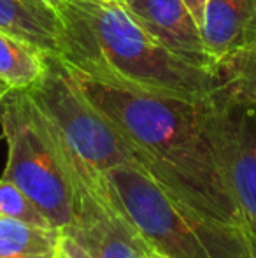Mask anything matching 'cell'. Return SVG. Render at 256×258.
I'll list each match as a JSON object with an SVG mask.
<instances>
[{
    "instance_id": "10",
    "label": "cell",
    "mask_w": 256,
    "mask_h": 258,
    "mask_svg": "<svg viewBox=\"0 0 256 258\" xmlns=\"http://www.w3.org/2000/svg\"><path fill=\"white\" fill-rule=\"evenodd\" d=\"M0 30L48 53L58 48V16L55 11L27 0H0Z\"/></svg>"
},
{
    "instance_id": "17",
    "label": "cell",
    "mask_w": 256,
    "mask_h": 258,
    "mask_svg": "<svg viewBox=\"0 0 256 258\" xmlns=\"http://www.w3.org/2000/svg\"><path fill=\"white\" fill-rule=\"evenodd\" d=\"M27 2L34 4V6H39V7H44V9H49V11H58V7L62 6L65 0H27Z\"/></svg>"
},
{
    "instance_id": "22",
    "label": "cell",
    "mask_w": 256,
    "mask_h": 258,
    "mask_svg": "<svg viewBox=\"0 0 256 258\" xmlns=\"http://www.w3.org/2000/svg\"><path fill=\"white\" fill-rule=\"evenodd\" d=\"M0 85H2V83H0Z\"/></svg>"
},
{
    "instance_id": "11",
    "label": "cell",
    "mask_w": 256,
    "mask_h": 258,
    "mask_svg": "<svg viewBox=\"0 0 256 258\" xmlns=\"http://www.w3.org/2000/svg\"><path fill=\"white\" fill-rule=\"evenodd\" d=\"M214 100L233 105H256V44L216 58Z\"/></svg>"
},
{
    "instance_id": "7",
    "label": "cell",
    "mask_w": 256,
    "mask_h": 258,
    "mask_svg": "<svg viewBox=\"0 0 256 258\" xmlns=\"http://www.w3.org/2000/svg\"><path fill=\"white\" fill-rule=\"evenodd\" d=\"M218 105L226 179L256 256V105Z\"/></svg>"
},
{
    "instance_id": "16",
    "label": "cell",
    "mask_w": 256,
    "mask_h": 258,
    "mask_svg": "<svg viewBox=\"0 0 256 258\" xmlns=\"http://www.w3.org/2000/svg\"><path fill=\"white\" fill-rule=\"evenodd\" d=\"M181 2L185 4V7L190 11L195 23L198 25V30H200V21H202V16H204L205 6H207L209 0H181Z\"/></svg>"
},
{
    "instance_id": "20",
    "label": "cell",
    "mask_w": 256,
    "mask_h": 258,
    "mask_svg": "<svg viewBox=\"0 0 256 258\" xmlns=\"http://www.w3.org/2000/svg\"><path fill=\"white\" fill-rule=\"evenodd\" d=\"M153 258H165V256H158V255H153Z\"/></svg>"
},
{
    "instance_id": "2",
    "label": "cell",
    "mask_w": 256,
    "mask_h": 258,
    "mask_svg": "<svg viewBox=\"0 0 256 258\" xmlns=\"http://www.w3.org/2000/svg\"><path fill=\"white\" fill-rule=\"evenodd\" d=\"M56 54L68 69L123 88L190 100L214 97L211 69L178 56L116 0H65L56 11Z\"/></svg>"
},
{
    "instance_id": "21",
    "label": "cell",
    "mask_w": 256,
    "mask_h": 258,
    "mask_svg": "<svg viewBox=\"0 0 256 258\" xmlns=\"http://www.w3.org/2000/svg\"><path fill=\"white\" fill-rule=\"evenodd\" d=\"M146 258H153V255H151V256H146Z\"/></svg>"
},
{
    "instance_id": "1",
    "label": "cell",
    "mask_w": 256,
    "mask_h": 258,
    "mask_svg": "<svg viewBox=\"0 0 256 258\" xmlns=\"http://www.w3.org/2000/svg\"><path fill=\"white\" fill-rule=\"evenodd\" d=\"M68 71L86 99L132 146L140 165L179 204L246 237L226 179L221 109L214 97L190 100L160 95Z\"/></svg>"
},
{
    "instance_id": "14",
    "label": "cell",
    "mask_w": 256,
    "mask_h": 258,
    "mask_svg": "<svg viewBox=\"0 0 256 258\" xmlns=\"http://www.w3.org/2000/svg\"><path fill=\"white\" fill-rule=\"evenodd\" d=\"M0 216L20 220L23 223L35 225V227L53 228L48 218L32 202V199L16 184L4 177H0Z\"/></svg>"
},
{
    "instance_id": "18",
    "label": "cell",
    "mask_w": 256,
    "mask_h": 258,
    "mask_svg": "<svg viewBox=\"0 0 256 258\" xmlns=\"http://www.w3.org/2000/svg\"><path fill=\"white\" fill-rule=\"evenodd\" d=\"M7 92H9V88H7V86H4V85H0V102H2V99L6 97Z\"/></svg>"
},
{
    "instance_id": "12",
    "label": "cell",
    "mask_w": 256,
    "mask_h": 258,
    "mask_svg": "<svg viewBox=\"0 0 256 258\" xmlns=\"http://www.w3.org/2000/svg\"><path fill=\"white\" fill-rule=\"evenodd\" d=\"M48 51L0 30V83L9 90H28L44 76Z\"/></svg>"
},
{
    "instance_id": "8",
    "label": "cell",
    "mask_w": 256,
    "mask_h": 258,
    "mask_svg": "<svg viewBox=\"0 0 256 258\" xmlns=\"http://www.w3.org/2000/svg\"><path fill=\"white\" fill-rule=\"evenodd\" d=\"M160 44L195 65L211 69L212 58L204 48L198 25L181 0H116Z\"/></svg>"
},
{
    "instance_id": "5",
    "label": "cell",
    "mask_w": 256,
    "mask_h": 258,
    "mask_svg": "<svg viewBox=\"0 0 256 258\" xmlns=\"http://www.w3.org/2000/svg\"><path fill=\"white\" fill-rule=\"evenodd\" d=\"M25 92L58 132L65 146L93 170L104 174L121 163H139L132 146L86 99L56 53H48L44 76Z\"/></svg>"
},
{
    "instance_id": "6",
    "label": "cell",
    "mask_w": 256,
    "mask_h": 258,
    "mask_svg": "<svg viewBox=\"0 0 256 258\" xmlns=\"http://www.w3.org/2000/svg\"><path fill=\"white\" fill-rule=\"evenodd\" d=\"M63 150L74 186V213L72 223L62 234L74 239L92 258L149 256L135 232L114 206L104 174L81 162L65 143Z\"/></svg>"
},
{
    "instance_id": "15",
    "label": "cell",
    "mask_w": 256,
    "mask_h": 258,
    "mask_svg": "<svg viewBox=\"0 0 256 258\" xmlns=\"http://www.w3.org/2000/svg\"><path fill=\"white\" fill-rule=\"evenodd\" d=\"M60 249H62L68 258H92L84 249L81 248V246L77 244V242L74 241V239L68 237V235H63V234H62V241H60Z\"/></svg>"
},
{
    "instance_id": "9",
    "label": "cell",
    "mask_w": 256,
    "mask_h": 258,
    "mask_svg": "<svg viewBox=\"0 0 256 258\" xmlns=\"http://www.w3.org/2000/svg\"><path fill=\"white\" fill-rule=\"evenodd\" d=\"M204 48L216 58L256 44V0H209L200 21Z\"/></svg>"
},
{
    "instance_id": "3",
    "label": "cell",
    "mask_w": 256,
    "mask_h": 258,
    "mask_svg": "<svg viewBox=\"0 0 256 258\" xmlns=\"http://www.w3.org/2000/svg\"><path fill=\"white\" fill-rule=\"evenodd\" d=\"M104 179L114 206L149 255L256 258L242 234L198 218L139 163L113 167L104 172Z\"/></svg>"
},
{
    "instance_id": "19",
    "label": "cell",
    "mask_w": 256,
    "mask_h": 258,
    "mask_svg": "<svg viewBox=\"0 0 256 258\" xmlns=\"http://www.w3.org/2000/svg\"><path fill=\"white\" fill-rule=\"evenodd\" d=\"M58 258H68L67 255H65V253L62 251V249H60V255H58Z\"/></svg>"
},
{
    "instance_id": "13",
    "label": "cell",
    "mask_w": 256,
    "mask_h": 258,
    "mask_svg": "<svg viewBox=\"0 0 256 258\" xmlns=\"http://www.w3.org/2000/svg\"><path fill=\"white\" fill-rule=\"evenodd\" d=\"M62 232L0 216V258H58Z\"/></svg>"
},
{
    "instance_id": "4",
    "label": "cell",
    "mask_w": 256,
    "mask_h": 258,
    "mask_svg": "<svg viewBox=\"0 0 256 258\" xmlns=\"http://www.w3.org/2000/svg\"><path fill=\"white\" fill-rule=\"evenodd\" d=\"M0 128L7 144L2 176L32 199L53 228L72 223L74 186L63 143L25 90H9L0 102Z\"/></svg>"
}]
</instances>
